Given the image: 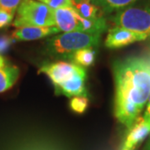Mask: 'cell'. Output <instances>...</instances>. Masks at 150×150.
I'll return each mask as SVG.
<instances>
[{
    "label": "cell",
    "instance_id": "1",
    "mask_svg": "<svg viewBox=\"0 0 150 150\" xmlns=\"http://www.w3.org/2000/svg\"><path fill=\"white\" fill-rule=\"evenodd\" d=\"M115 82L114 115L128 129L139 117L150 94V59L130 57L112 66Z\"/></svg>",
    "mask_w": 150,
    "mask_h": 150
},
{
    "label": "cell",
    "instance_id": "2",
    "mask_svg": "<svg viewBox=\"0 0 150 150\" xmlns=\"http://www.w3.org/2000/svg\"><path fill=\"white\" fill-rule=\"evenodd\" d=\"M100 39L101 34L83 32L64 33L48 38L45 41V51L50 56L69 59L79 49L97 47Z\"/></svg>",
    "mask_w": 150,
    "mask_h": 150
},
{
    "label": "cell",
    "instance_id": "3",
    "mask_svg": "<svg viewBox=\"0 0 150 150\" xmlns=\"http://www.w3.org/2000/svg\"><path fill=\"white\" fill-rule=\"evenodd\" d=\"M14 27H54L53 9L36 0H22L17 9Z\"/></svg>",
    "mask_w": 150,
    "mask_h": 150
},
{
    "label": "cell",
    "instance_id": "4",
    "mask_svg": "<svg viewBox=\"0 0 150 150\" xmlns=\"http://www.w3.org/2000/svg\"><path fill=\"white\" fill-rule=\"evenodd\" d=\"M115 26L150 38V4L132 5L116 12L111 17Z\"/></svg>",
    "mask_w": 150,
    "mask_h": 150
},
{
    "label": "cell",
    "instance_id": "5",
    "mask_svg": "<svg viewBox=\"0 0 150 150\" xmlns=\"http://www.w3.org/2000/svg\"><path fill=\"white\" fill-rule=\"evenodd\" d=\"M38 72L47 75L51 79L54 86L69 80L76 75L87 74L83 68L73 63L63 61L43 65Z\"/></svg>",
    "mask_w": 150,
    "mask_h": 150
},
{
    "label": "cell",
    "instance_id": "6",
    "mask_svg": "<svg viewBox=\"0 0 150 150\" xmlns=\"http://www.w3.org/2000/svg\"><path fill=\"white\" fill-rule=\"evenodd\" d=\"M149 38L144 34L133 32L123 28L115 27L108 29L104 44L108 48H120L129 44L146 40Z\"/></svg>",
    "mask_w": 150,
    "mask_h": 150
},
{
    "label": "cell",
    "instance_id": "7",
    "mask_svg": "<svg viewBox=\"0 0 150 150\" xmlns=\"http://www.w3.org/2000/svg\"><path fill=\"white\" fill-rule=\"evenodd\" d=\"M149 134L150 121L144 119V117H139L129 129L122 145V150H135Z\"/></svg>",
    "mask_w": 150,
    "mask_h": 150
},
{
    "label": "cell",
    "instance_id": "8",
    "mask_svg": "<svg viewBox=\"0 0 150 150\" xmlns=\"http://www.w3.org/2000/svg\"><path fill=\"white\" fill-rule=\"evenodd\" d=\"M53 13L55 27L58 28L60 32H80L77 11L74 7L53 9Z\"/></svg>",
    "mask_w": 150,
    "mask_h": 150
},
{
    "label": "cell",
    "instance_id": "9",
    "mask_svg": "<svg viewBox=\"0 0 150 150\" xmlns=\"http://www.w3.org/2000/svg\"><path fill=\"white\" fill-rule=\"evenodd\" d=\"M86 79L87 74L76 75L69 80L54 86L55 93L58 95L62 94L69 98L75 96L87 97L88 93L85 87Z\"/></svg>",
    "mask_w": 150,
    "mask_h": 150
},
{
    "label": "cell",
    "instance_id": "10",
    "mask_svg": "<svg viewBox=\"0 0 150 150\" xmlns=\"http://www.w3.org/2000/svg\"><path fill=\"white\" fill-rule=\"evenodd\" d=\"M57 27H23L14 30L11 38L18 41H32L55 35L59 33Z\"/></svg>",
    "mask_w": 150,
    "mask_h": 150
},
{
    "label": "cell",
    "instance_id": "11",
    "mask_svg": "<svg viewBox=\"0 0 150 150\" xmlns=\"http://www.w3.org/2000/svg\"><path fill=\"white\" fill-rule=\"evenodd\" d=\"M77 18L79 23V31L93 33V34H102L108 28V23L103 17H100L96 19H87L81 17L77 13Z\"/></svg>",
    "mask_w": 150,
    "mask_h": 150
},
{
    "label": "cell",
    "instance_id": "12",
    "mask_svg": "<svg viewBox=\"0 0 150 150\" xmlns=\"http://www.w3.org/2000/svg\"><path fill=\"white\" fill-rule=\"evenodd\" d=\"M73 7L81 17L87 19H96L103 17L101 8L94 4L92 0H81L74 3Z\"/></svg>",
    "mask_w": 150,
    "mask_h": 150
},
{
    "label": "cell",
    "instance_id": "13",
    "mask_svg": "<svg viewBox=\"0 0 150 150\" xmlns=\"http://www.w3.org/2000/svg\"><path fill=\"white\" fill-rule=\"evenodd\" d=\"M19 73L17 66H6L0 69V93L8 90L14 85L19 77Z\"/></svg>",
    "mask_w": 150,
    "mask_h": 150
},
{
    "label": "cell",
    "instance_id": "14",
    "mask_svg": "<svg viewBox=\"0 0 150 150\" xmlns=\"http://www.w3.org/2000/svg\"><path fill=\"white\" fill-rule=\"evenodd\" d=\"M96 52L93 48H82L76 51L69 58V60L73 62V64L83 67L91 66L95 61Z\"/></svg>",
    "mask_w": 150,
    "mask_h": 150
},
{
    "label": "cell",
    "instance_id": "15",
    "mask_svg": "<svg viewBox=\"0 0 150 150\" xmlns=\"http://www.w3.org/2000/svg\"><path fill=\"white\" fill-rule=\"evenodd\" d=\"M94 4L101 8L106 13L113 11H118L126 7L132 5L139 0H92Z\"/></svg>",
    "mask_w": 150,
    "mask_h": 150
},
{
    "label": "cell",
    "instance_id": "16",
    "mask_svg": "<svg viewBox=\"0 0 150 150\" xmlns=\"http://www.w3.org/2000/svg\"><path fill=\"white\" fill-rule=\"evenodd\" d=\"M70 108L77 113H83L89 105V100L86 96H75L71 98Z\"/></svg>",
    "mask_w": 150,
    "mask_h": 150
},
{
    "label": "cell",
    "instance_id": "17",
    "mask_svg": "<svg viewBox=\"0 0 150 150\" xmlns=\"http://www.w3.org/2000/svg\"><path fill=\"white\" fill-rule=\"evenodd\" d=\"M48 6L52 9H56L59 8H69L74 6L73 0H36Z\"/></svg>",
    "mask_w": 150,
    "mask_h": 150
},
{
    "label": "cell",
    "instance_id": "18",
    "mask_svg": "<svg viewBox=\"0 0 150 150\" xmlns=\"http://www.w3.org/2000/svg\"><path fill=\"white\" fill-rule=\"evenodd\" d=\"M22 0H0V8L11 13H15Z\"/></svg>",
    "mask_w": 150,
    "mask_h": 150
},
{
    "label": "cell",
    "instance_id": "19",
    "mask_svg": "<svg viewBox=\"0 0 150 150\" xmlns=\"http://www.w3.org/2000/svg\"><path fill=\"white\" fill-rule=\"evenodd\" d=\"M13 17H14L13 13H11L0 8V28H4L9 26L13 22Z\"/></svg>",
    "mask_w": 150,
    "mask_h": 150
},
{
    "label": "cell",
    "instance_id": "20",
    "mask_svg": "<svg viewBox=\"0 0 150 150\" xmlns=\"http://www.w3.org/2000/svg\"><path fill=\"white\" fill-rule=\"evenodd\" d=\"M13 38L7 35L0 36V54H4L10 47Z\"/></svg>",
    "mask_w": 150,
    "mask_h": 150
},
{
    "label": "cell",
    "instance_id": "21",
    "mask_svg": "<svg viewBox=\"0 0 150 150\" xmlns=\"http://www.w3.org/2000/svg\"><path fill=\"white\" fill-rule=\"evenodd\" d=\"M146 109H145L144 114V118L148 120V121H150V94L149 97V100H148V103H147V105H146Z\"/></svg>",
    "mask_w": 150,
    "mask_h": 150
},
{
    "label": "cell",
    "instance_id": "22",
    "mask_svg": "<svg viewBox=\"0 0 150 150\" xmlns=\"http://www.w3.org/2000/svg\"><path fill=\"white\" fill-rule=\"evenodd\" d=\"M6 66H7V60L0 54V69H3Z\"/></svg>",
    "mask_w": 150,
    "mask_h": 150
},
{
    "label": "cell",
    "instance_id": "23",
    "mask_svg": "<svg viewBox=\"0 0 150 150\" xmlns=\"http://www.w3.org/2000/svg\"><path fill=\"white\" fill-rule=\"evenodd\" d=\"M149 136H150V134H149ZM144 150H150V137H149V140L148 144H147V145H146Z\"/></svg>",
    "mask_w": 150,
    "mask_h": 150
},
{
    "label": "cell",
    "instance_id": "24",
    "mask_svg": "<svg viewBox=\"0 0 150 150\" xmlns=\"http://www.w3.org/2000/svg\"><path fill=\"white\" fill-rule=\"evenodd\" d=\"M79 1H81V0H73L74 3H78V2H79Z\"/></svg>",
    "mask_w": 150,
    "mask_h": 150
}]
</instances>
